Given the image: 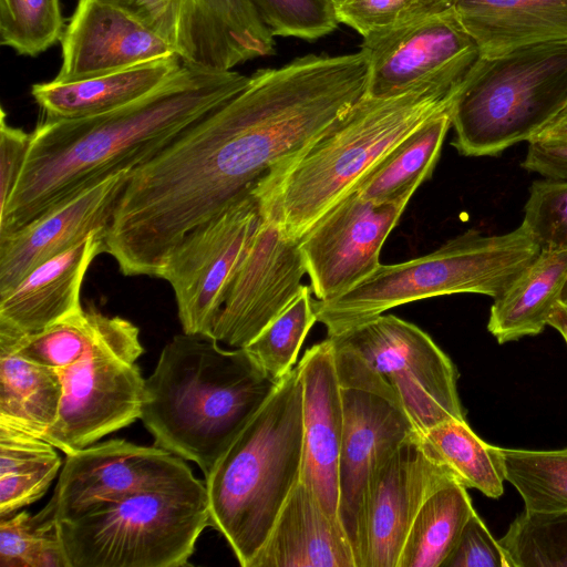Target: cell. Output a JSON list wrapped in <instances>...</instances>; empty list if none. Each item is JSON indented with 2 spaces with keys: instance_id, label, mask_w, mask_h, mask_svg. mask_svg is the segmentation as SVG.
I'll return each mask as SVG.
<instances>
[{
  "instance_id": "obj_1",
  "label": "cell",
  "mask_w": 567,
  "mask_h": 567,
  "mask_svg": "<svg viewBox=\"0 0 567 567\" xmlns=\"http://www.w3.org/2000/svg\"><path fill=\"white\" fill-rule=\"evenodd\" d=\"M248 82L236 71L183 62L164 83L126 105L81 118H44L31 133L22 173L0 214V236L144 164Z\"/></svg>"
},
{
  "instance_id": "obj_2",
  "label": "cell",
  "mask_w": 567,
  "mask_h": 567,
  "mask_svg": "<svg viewBox=\"0 0 567 567\" xmlns=\"http://www.w3.org/2000/svg\"><path fill=\"white\" fill-rule=\"evenodd\" d=\"M466 73L445 72L390 96L364 95L319 138L254 186L260 214L301 238L394 145L451 107Z\"/></svg>"
},
{
  "instance_id": "obj_3",
  "label": "cell",
  "mask_w": 567,
  "mask_h": 567,
  "mask_svg": "<svg viewBox=\"0 0 567 567\" xmlns=\"http://www.w3.org/2000/svg\"><path fill=\"white\" fill-rule=\"evenodd\" d=\"M277 385L244 348L183 332L145 379L140 419L156 446L195 462L206 477Z\"/></svg>"
},
{
  "instance_id": "obj_4",
  "label": "cell",
  "mask_w": 567,
  "mask_h": 567,
  "mask_svg": "<svg viewBox=\"0 0 567 567\" xmlns=\"http://www.w3.org/2000/svg\"><path fill=\"white\" fill-rule=\"evenodd\" d=\"M302 466L298 367L279 382L205 477L210 526L243 567L259 553Z\"/></svg>"
},
{
  "instance_id": "obj_5",
  "label": "cell",
  "mask_w": 567,
  "mask_h": 567,
  "mask_svg": "<svg viewBox=\"0 0 567 567\" xmlns=\"http://www.w3.org/2000/svg\"><path fill=\"white\" fill-rule=\"evenodd\" d=\"M539 252L540 247L522 224L499 235L472 228L423 257L380 264L331 300L313 301L317 321L330 337L421 299L462 292L495 299Z\"/></svg>"
},
{
  "instance_id": "obj_6",
  "label": "cell",
  "mask_w": 567,
  "mask_h": 567,
  "mask_svg": "<svg viewBox=\"0 0 567 567\" xmlns=\"http://www.w3.org/2000/svg\"><path fill=\"white\" fill-rule=\"evenodd\" d=\"M567 101V42L480 56L452 106L454 138L464 156H497L526 141Z\"/></svg>"
},
{
  "instance_id": "obj_7",
  "label": "cell",
  "mask_w": 567,
  "mask_h": 567,
  "mask_svg": "<svg viewBox=\"0 0 567 567\" xmlns=\"http://www.w3.org/2000/svg\"><path fill=\"white\" fill-rule=\"evenodd\" d=\"M210 526L206 485L145 491L59 522L69 567H179Z\"/></svg>"
},
{
  "instance_id": "obj_8",
  "label": "cell",
  "mask_w": 567,
  "mask_h": 567,
  "mask_svg": "<svg viewBox=\"0 0 567 567\" xmlns=\"http://www.w3.org/2000/svg\"><path fill=\"white\" fill-rule=\"evenodd\" d=\"M143 352L134 323L95 310L83 353L56 369L63 395L58 419L43 439L71 454L140 419L145 379L136 360Z\"/></svg>"
},
{
  "instance_id": "obj_9",
  "label": "cell",
  "mask_w": 567,
  "mask_h": 567,
  "mask_svg": "<svg viewBox=\"0 0 567 567\" xmlns=\"http://www.w3.org/2000/svg\"><path fill=\"white\" fill-rule=\"evenodd\" d=\"M329 339L343 408L338 518L358 567L362 508L371 476L416 432L390 384L352 349Z\"/></svg>"
},
{
  "instance_id": "obj_10",
  "label": "cell",
  "mask_w": 567,
  "mask_h": 567,
  "mask_svg": "<svg viewBox=\"0 0 567 567\" xmlns=\"http://www.w3.org/2000/svg\"><path fill=\"white\" fill-rule=\"evenodd\" d=\"M329 338L357 352L390 384L416 433L447 419L465 420L456 367L417 326L380 315Z\"/></svg>"
},
{
  "instance_id": "obj_11",
  "label": "cell",
  "mask_w": 567,
  "mask_h": 567,
  "mask_svg": "<svg viewBox=\"0 0 567 567\" xmlns=\"http://www.w3.org/2000/svg\"><path fill=\"white\" fill-rule=\"evenodd\" d=\"M252 188L190 229L166 260L159 278L174 291L185 333L210 337L225 289L260 219Z\"/></svg>"
},
{
  "instance_id": "obj_12",
  "label": "cell",
  "mask_w": 567,
  "mask_h": 567,
  "mask_svg": "<svg viewBox=\"0 0 567 567\" xmlns=\"http://www.w3.org/2000/svg\"><path fill=\"white\" fill-rule=\"evenodd\" d=\"M307 274L300 238L260 214L225 289L210 337L244 348L298 296Z\"/></svg>"
},
{
  "instance_id": "obj_13",
  "label": "cell",
  "mask_w": 567,
  "mask_h": 567,
  "mask_svg": "<svg viewBox=\"0 0 567 567\" xmlns=\"http://www.w3.org/2000/svg\"><path fill=\"white\" fill-rule=\"evenodd\" d=\"M198 481L184 458L167 450L112 439L66 454L50 502L59 523L134 493Z\"/></svg>"
},
{
  "instance_id": "obj_14",
  "label": "cell",
  "mask_w": 567,
  "mask_h": 567,
  "mask_svg": "<svg viewBox=\"0 0 567 567\" xmlns=\"http://www.w3.org/2000/svg\"><path fill=\"white\" fill-rule=\"evenodd\" d=\"M457 481L414 433L373 472L362 508L358 567H398L419 508L440 486ZM458 482V481H457Z\"/></svg>"
},
{
  "instance_id": "obj_15",
  "label": "cell",
  "mask_w": 567,
  "mask_h": 567,
  "mask_svg": "<svg viewBox=\"0 0 567 567\" xmlns=\"http://www.w3.org/2000/svg\"><path fill=\"white\" fill-rule=\"evenodd\" d=\"M405 206L365 199L353 188L302 235L300 248L317 300L347 292L377 269Z\"/></svg>"
},
{
  "instance_id": "obj_16",
  "label": "cell",
  "mask_w": 567,
  "mask_h": 567,
  "mask_svg": "<svg viewBox=\"0 0 567 567\" xmlns=\"http://www.w3.org/2000/svg\"><path fill=\"white\" fill-rule=\"evenodd\" d=\"M368 61L365 95L384 97L450 71L468 72L480 50L443 0L433 10L363 39Z\"/></svg>"
},
{
  "instance_id": "obj_17",
  "label": "cell",
  "mask_w": 567,
  "mask_h": 567,
  "mask_svg": "<svg viewBox=\"0 0 567 567\" xmlns=\"http://www.w3.org/2000/svg\"><path fill=\"white\" fill-rule=\"evenodd\" d=\"M131 171L118 172L0 236V297L30 271L111 224Z\"/></svg>"
},
{
  "instance_id": "obj_18",
  "label": "cell",
  "mask_w": 567,
  "mask_h": 567,
  "mask_svg": "<svg viewBox=\"0 0 567 567\" xmlns=\"http://www.w3.org/2000/svg\"><path fill=\"white\" fill-rule=\"evenodd\" d=\"M59 82L87 79L177 54L141 21L104 0H79L65 27Z\"/></svg>"
},
{
  "instance_id": "obj_19",
  "label": "cell",
  "mask_w": 567,
  "mask_h": 567,
  "mask_svg": "<svg viewBox=\"0 0 567 567\" xmlns=\"http://www.w3.org/2000/svg\"><path fill=\"white\" fill-rule=\"evenodd\" d=\"M302 384V466L300 481L323 509L338 519L339 456L343 408L332 341L309 348L297 364Z\"/></svg>"
},
{
  "instance_id": "obj_20",
  "label": "cell",
  "mask_w": 567,
  "mask_h": 567,
  "mask_svg": "<svg viewBox=\"0 0 567 567\" xmlns=\"http://www.w3.org/2000/svg\"><path fill=\"white\" fill-rule=\"evenodd\" d=\"M104 235L105 230L94 231L1 296L0 326L31 336L80 311L82 282L93 259L105 252Z\"/></svg>"
},
{
  "instance_id": "obj_21",
  "label": "cell",
  "mask_w": 567,
  "mask_h": 567,
  "mask_svg": "<svg viewBox=\"0 0 567 567\" xmlns=\"http://www.w3.org/2000/svg\"><path fill=\"white\" fill-rule=\"evenodd\" d=\"M250 567H357L340 522L299 481Z\"/></svg>"
},
{
  "instance_id": "obj_22",
  "label": "cell",
  "mask_w": 567,
  "mask_h": 567,
  "mask_svg": "<svg viewBox=\"0 0 567 567\" xmlns=\"http://www.w3.org/2000/svg\"><path fill=\"white\" fill-rule=\"evenodd\" d=\"M476 42L496 58L550 42H567V0H445Z\"/></svg>"
},
{
  "instance_id": "obj_23",
  "label": "cell",
  "mask_w": 567,
  "mask_h": 567,
  "mask_svg": "<svg viewBox=\"0 0 567 567\" xmlns=\"http://www.w3.org/2000/svg\"><path fill=\"white\" fill-rule=\"evenodd\" d=\"M178 54L71 82L32 85L31 94L49 120L81 118L126 105L155 90L183 65Z\"/></svg>"
},
{
  "instance_id": "obj_24",
  "label": "cell",
  "mask_w": 567,
  "mask_h": 567,
  "mask_svg": "<svg viewBox=\"0 0 567 567\" xmlns=\"http://www.w3.org/2000/svg\"><path fill=\"white\" fill-rule=\"evenodd\" d=\"M194 48L190 62L228 71L275 52V35L251 0H193Z\"/></svg>"
},
{
  "instance_id": "obj_25",
  "label": "cell",
  "mask_w": 567,
  "mask_h": 567,
  "mask_svg": "<svg viewBox=\"0 0 567 567\" xmlns=\"http://www.w3.org/2000/svg\"><path fill=\"white\" fill-rule=\"evenodd\" d=\"M20 334L0 326V423L43 439L59 415L62 380L56 369L19 353Z\"/></svg>"
},
{
  "instance_id": "obj_26",
  "label": "cell",
  "mask_w": 567,
  "mask_h": 567,
  "mask_svg": "<svg viewBox=\"0 0 567 567\" xmlns=\"http://www.w3.org/2000/svg\"><path fill=\"white\" fill-rule=\"evenodd\" d=\"M567 277V250H540L494 299L487 330L498 343L537 336L548 326Z\"/></svg>"
},
{
  "instance_id": "obj_27",
  "label": "cell",
  "mask_w": 567,
  "mask_h": 567,
  "mask_svg": "<svg viewBox=\"0 0 567 567\" xmlns=\"http://www.w3.org/2000/svg\"><path fill=\"white\" fill-rule=\"evenodd\" d=\"M452 106L421 124L374 164L354 187L360 196L378 203L408 204L432 176L452 126Z\"/></svg>"
},
{
  "instance_id": "obj_28",
  "label": "cell",
  "mask_w": 567,
  "mask_h": 567,
  "mask_svg": "<svg viewBox=\"0 0 567 567\" xmlns=\"http://www.w3.org/2000/svg\"><path fill=\"white\" fill-rule=\"evenodd\" d=\"M47 440L0 423V517L40 499L62 461Z\"/></svg>"
},
{
  "instance_id": "obj_29",
  "label": "cell",
  "mask_w": 567,
  "mask_h": 567,
  "mask_svg": "<svg viewBox=\"0 0 567 567\" xmlns=\"http://www.w3.org/2000/svg\"><path fill=\"white\" fill-rule=\"evenodd\" d=\"M466 489L453 481L423 502L405 537L398 567H442L474 512Z\"/></svg>"
},
{
  "instance_id": "obj_30",
  "label": "cell",
  "mask_w": 567,
  "mask_h": 567,
  "mask_svg": "<svg viewBox=\"0 0 567 567\" xmlns=\"http://www.w3.org/2000/svg\"><path fill=\"white\" fill-rule=\"evenodd\" d=\"M420 435L464 487L491 498L503 495L505 477L498 447L484 442L465 420L447 419Z\"/></svg>"
},
{
  "instance_id": "obj_31",
  "label": "cell",
  "mask_w": 567,
  "mask_h": 567,
  "mask_svg": "<svg viewBox=\"0 0 567 567\" xmlns=\"http://www.w3.org/2000/svg\"><path fill=\"white\" fill-rule=\"evenodd\" d=\"M505 481L519 493L526 511L567 512V447L536 451L498 447Z\"/></svg>"
},
{
  "instance_id": "obj_32",
  "label": "cell",
  "mask_w": 567,
  "mask_h": 567,
  "mask_svg": "<svg viewBox=\"0 0 567 567\" xmlns=\"http://www.w3.org/2000/svg\"><path fill=\"white\" fill-rule=\"evenodd\" d=\"M0 567H69L52 503L0 517Z\"/></svg>"
},
{
  "instance_id": "obj_33",
  "label": "cell",
  "mask_w": 567,
  "mask_h": 567,
  "mask_svg": "<svg viewBox=\"0 0 567 567\" xmlns=\"http://www.w3.org/2000/svg\"><path fill=\"white\" fill-rule=\"evenodd\" d=\"M311 287L302 285L293 301L244 347L254 363L279 382L295 365L302 342L317 321Z\"/></svg>"
},
{
  "instance_id": "obj_34",
  "label": "cell",
  "mask_w": 567,
  "mask_h": 567,
  "mask_svg": "<svg viewBox=\"0 0 567 567\" xmlns=\"http://www.w3.org/2000/svg\"><path fill=\"white\" fill-rule=\"evenodd\" d=\"M498 543L509 567H567V512L524 509Z\"/></svg>"
},
{
  "instance_id": "obj_35",
  "label": "cell",
  "mask_w": 567,
  "mask_h": 567,
  "mask_svg": "<svg viewBox=\"0 0 567 567\" xmlns=\"http://www.w3.org/2000/svg\"><path fill=\"white\" fill-rule=\"evenodd\" d=\"M64 30L60 0H0V43L18 54L47 51Z\"/></svg>"
},
{
  "instance_id": "obj_36",
  "label": "cell",
  "mask_w": 567,
  "mask_h": 567,
  "mask_svg": "<svg viewBox=\"0 0 567 567\" xmlns=\"http://www.w3.org/2000/svg\"><path fill=\"white\" fill-rule=\"evenodd\" d=\"M522 225L540 250H567V179L543 177L534 181Z\"/></svg>"
},
{
  "instance_id": "obj_37",
  "label": "cell",
  "mask_w": 567,
  "mask_h": 567,
  "mask_svg": "<svg viewBox=\"0 0 567 567\" xmlns=\"http://www.w3.org/2000/svg\"><path fill=\"white\" fill-rule=\"evenodd\" d=\"M251 1L274 35L315 41L339 24L332 0Z\"/></svg>"
},
{
  "instance_id": "obj_38",
  "label": "cell",
  "mask_w": 567,
  "mask_h": 567,
  "mask_svg": "<svg viewBox=\"0 0 567 567\" xmlns=\"http://www.w3.org/2000/svg\"><path fill=\"white\" fill-rule=\"evenodd\" d=\"M124 10L164 39L184 62L194 48L193 0H104Z\"/></svg>"
},
{
  "instance_id": "obj_39",
  "label": "cell",
  "mask_w": 567,
  "mask_h": 567,
  "mask_svg": "<svg viewBox=\"0 0 567 567\" xmlns=\"http://www.w3.org/2000/svg\"><path fill=\"white\" fill-rule=\"evenodd\" d=\"M336 17L363 39L384 32L443 2V0H332Z\"/></svg>"
},
{
  "instance_id": "obj_40",
  "label": "cell",
  "mask_w": 567,
  "mask_h": 567,
  "mask_svg": "<svg viewBox=\"0 0 567 567\" xmlns=\"http://www.w3.org/2000/svg\"><path fill=\"white\" fill-rule=\"evenodd\" d=\"M442 567H509L505 551L474 511Z\"/></svg>"
},
{
  "instance_id": "obj_41",
  "label": "cell",
  "mask_w": 567,
  "mask_h": 567,
  "mask_svg": "<svg viewBox=\"0 0 567 567\" xmlns=\"http://www.w3.org/2000/svg\"><path fill=\"white\" fill-rule=\"evenodd\" d=\"M0 113V214L4 212L28 157L31 133L13 127Z\"/></svg>"
},
{
  "instance_id": "obj_42",
  "label": "cell",
  "mask_w": 567,
  "mask_h": 567,
  "mask_svg": "<svg viewBox=\"0 0 567 567\" xmlns=\"http://www.w3.org/2000/svg\"><path fill=\"white\" fill-rule=\"evenodd\" d=\"M520 166L543 177L567 179V148L528 143L527 153Z\"/></svg>"
},
{
  "instance_id": "obj_43",
  "label": "cell",
  "mask_w": 567,
  "mask_h": 567,
  "mask_svg": "<svg viewBox=\"0 0 567 567\" xmlns=\"http://www.w3.org/2000/svg\"><path fill=\"white\" fill-rule=\"evenodd\" d=\"M528 143L547 147L567 148V101Z\"/></svg>"
},
{
  "instance_id": "obj_44",
  "label": "cell",
  "mask_w": 567,
  "mask_h": 567,
  "mask_svg": "<svg viewBox=\"0 0 567 567\" xmlns=\"http://www.w3.org/2000/svg\"><path fill=\"white\" fill-rule=\"evenodd\" d=\"M548 326L557 330L567 344V303L558 301L551 310Z\"/></svg>"
},
{
  "instance_id": "obj_45",
  "label": "cell",
  "mask_w": 567,
  "mask_h": 567,
  "mask_svg": "<svg viewBox=\"0 0 567 567\" xmlns=\"http://www.w3.org/2000/svg\"><path fill=\"white\" fill-rule=\"evenodd\" d=\"M559 301L567 303V277L564 281V285H563V288L560 291Z\"/></svg>"
}]
</instances>
